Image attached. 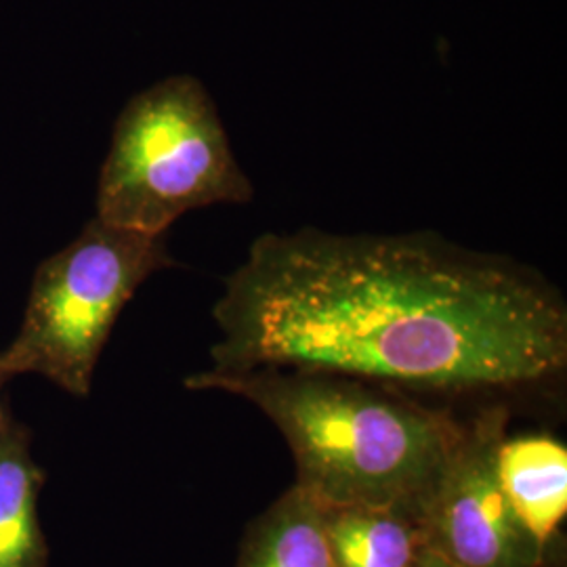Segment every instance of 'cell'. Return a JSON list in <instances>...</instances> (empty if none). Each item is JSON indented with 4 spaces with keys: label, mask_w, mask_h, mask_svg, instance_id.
<instances>
[{
    "label": "cell",
    "mask_w": 567,
    "mask_h": 567,
    "mask_svg": "<svg viewBox=\"0 0 567 567\" xmlns=\"http://www.w3.org/2000/svg\"><path fill=\"white\" fill-rule=\"evenodd\" d=\"M213 318L215 372L324 370L484 404L557 389L567 372L559 288L431 231L264 234L225 278Z\"/></svg>",
    "instance_id": "cell-1"
},
{
    "label": "cell",
    "mask_w": 567,
    "mask_h": 567,
    "mask_svg": "<svg viewBox=\"0 0 567 567\" xmlns=\"http://www.w3.org/2000/svg\"><path fill=\"white\" fill-rule=\"evenodd\" d=\"M185 386L257 405L295 456V486L320 507L416 513L465 431L450 405L324 370H203Z\"/></svg>",
    "instance_id": "cell-2"
},
{
    "label": "cell",
    "mask_w": 567,
    "mask_h": 567,
    "mask_svg": "<svg viewBox=\"0 0 567 567\" xmlns=\"http://www.w3.org/2000/svg\"><path fill=\"white\" fill-rule=\"evenodd\" d=\"M252 198V182L198 79L171 76L124 105L97 187L103 224L166 236L189 210Z\"/></svg>",
    "instance_id": "cell-3"
},
{
    "label": "cell",
    "mask_w": 567,
    "mask_h": 567,
    "mask_svg": "<svg viewBox=\"0 0 567 567\" xmlns=\"http://www.w3.org/2000/svg\"><path fill=\"white\" fill-rule=\"evenodd\" d=\"M175 265L166 236L91 219L74 243L39 265L20 332L0 351V368L9 379L39 374L86 398L122 309L150 276Z\"/></svg>",
    "instance_id": "cell-4"
},
{
    "label": "cell",
    "mask_w": 567,
    "mask_h": 567,
    "mask_svg": "<svg viewBox=\"0 0 567 567\" xmlns=\"http://www.w3.org/2000/svg\"><path fill=\"white\" fill-rule=\"evenodd\" d=\"M511 405L484 404L465 419V431L440 477L419 505L425 547L458 567H559L508 503L498 477V447L508 435Z\"/></svg>",
    "instance_id": "cell-5"
},
{
    "label": "cell",
    "mask_w": 567,
    "mask_h": 567,
    "mask_svg": "<svg viewBox=\"0 0 567 567\" xmlns=\"http://www.w3.org/2000/svg\"><path fill=\"white\" fill-rule=\"evenodd\" d=\"M498 477L536 543L559 553L567 515V447L543 433L507 435L498 447Z\"/></svg>",
    "instance_id": "cell-6"
},
{
    "label": "cell",
    "mask_w": 567,
    "mask_h": 567,
    "mask_svg": "<svg viewBox=\"0 0 567 567\" xmlns=\"http://www.w3.org/2000/svg\"><path fill=\"white\" fill-rule=\"evenodd\" d=\"M47 473L32 456V431L11 421L0 433V567L49 566L39 498Z\"/></svg>",
    "instance_id": "cell-7"
},
{
    "label": "cell",
    "mask_w": 567,
    "mask_h": 567,
    "mask_svg": "<svg viewBox=\"0 0 567 567\" xmlns=\"http://www.w3.org/2000/svg\"><path fill=\"white\" fill-rule=\"evenodd\" d=\"M332 567H412L425 548L408 507H320Z\"/></svg>",
    "instance_id": "cell-8"
},
{
    "label": "cell",
    "mask_w": 567,
    "mask_h": 567,
    "mask_svg": "<svg viewBox=\"0 0 567 567\" xmlns=\"http://www.w3.org/2000/svg\"><path fill=\"white\" fill-rule=\"evenodd\" d=\"M236 567H332L320 505L288 487L246 527Z\"/></svg>",
    "instance_id": "cell-9"
},
{
    "label": "cell",
    "mask_w": 567,
    "mask_h": 567,
    "mask_svg": "<svg viewBox=\"0 0 567 567\" xmlns=\"http://www.w3.org/2000/svg\"><path fill=\"white\" fill-rule=\"evenodd\" d=\"M9 381H11V379H9V377L4 374V370L0 368V433L13 421V414H11V408H9V400H7V393H4V385H7Z\"/></svg>",
    "instance_id": "cell-10"
},
{
    "label": "cell",
    "mask_w": 567,
    "mask_h": 567,
    "mask_svg": "<svg viewBox=\"0 0 567 567\" xmlns=\"http://www.w3.org/2000/svg\"><path fill=\"white\" fill-rule=\"evenodd\" d=\"M412 567H458L454 566V564H450L447 559H444L442 555H437V553H433L431 548H423L421 550V555H419V559L414 561V566ZM561 567V566H559Z\"/></svg>",
    "instance_id": "cell-11"
},
{
    "label": "cell",
    "mask_w": 567,
    "mask_h": 567,
    "mask_svg": "<svg viewBox=\"0 0 567 567\" xmlns=\"http://www.w3.org/2000/svg\"><path fill=\"white\" fill-rule=\"evenodd\" d=\"M561 567H564V566H561Z\"/></svg>",
    "instance_id": "cell-12"
}]
</instances>
